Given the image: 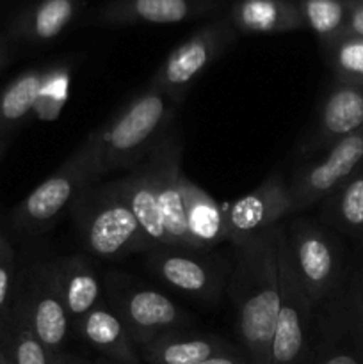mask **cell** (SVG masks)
Segmentation results:
<instances>
[{
    "instance_id": "cell-26",
    "label": "cell",
    "mask_w": 363,
    "mask_h": 364,
    "mask_svg": "<svg viewBox=\"0 0 363 364\" xmlns=\"http://www.w3.org/2000/svg\"><path fill=\"white\" fill-rule=\"evenodd\" d=\"M45 71L46 68L23 71L0 92V139H6L36 110Z\"/></svg>"
},
{
    "instance_id": "cell-16",
    "label": "cell",
    "mask_w": 363,
    "mask_h": 364,
    "mask_svg": "<svg viewBox=\"0 0 363 364\" xmlns=\"http://www.w3.org/2000/svg\"><path fill=\"white\" fill-rule=\"evenodd\" d=\"M217 9V0H107L93 21L107 27L169 25L194 20Z\"/></svg>"
},
{
    "instance_id": "cell-31",
    "label": "cell",
    "mask_w": 363,
    "mask_h": 364,
    "mask_svg": "<svg viewBox=\"0 0 363 364\" xmlns=\"http://www.w3.org/2000/svg\"><path fill=\"white\" fill-rule=\"evenodd\" d=\"M199 364H249L248 358L242 354V350L238 347L231 348V350L219 352V354L212 355V358L205 359Z\"/></svg>"
},
{
    "instance_id": "cell-11",
    "label": "cell",
    "mask_w": 363,
    "mask_h": 364,
    "mask_svg": "<svg viewBox=\"0 0 363 364\" xmlns=\"http://www.w3.org/2000/svg\"><path fill=\"white\" fill-rule=\"evenodd\" d=\"M182 153H184V141H182L180 128L174 127L173 123L166 135L157 142L155 148L146 155L144 162L155 183L160 213H162L167 238H169V247L203 251L191 237L187 223H185L184 201H182L180 192Z\"/></svg>"
},
{
    "instance_id": "cell-24",
    "label": "cell",
    "mask_w": 363,
    "mask_h": 364,
    "mask_svg": "<svg viewBox=\"0 0 363 364\" xmlns=\"http://www.w3.org/2000/svg\"><path fill=\"white\" fill-rule=\"evenodd\" d=\"M117 181H120V187L123 191L128 206H130L135 219L139 220L149 240L157 247L159 245L169 247V238H167L166 224H164L162 213H160L157 188L144 160L139 162L130 173L125 174Z\"/></svg>"
},
{
    "instance_id": "cell-28",
    "label": "cell",
    "mask_w": 363,
    "mask_h": 364,
    "mask_svg": "<svg viewBox=\"0 0 363 364\" xmlns=\"http://www.w3.org/2000/svg\"><path fill=\"white\" fill-rule=\"evenodd\" d=\"M320 48L333 78L363 84V36L347 31Z\"/></svg>"
},
{
    "instance_id": "cell-12",
    "label": "cell",
    "mask_w": 363,
    "mask_h": 364,
    "mask_svg": "<svg viewBox=\"0 0 363 364\" xmlns=\"http://www.w3.org/2000/svg\"><path fill=\"white\" fill-rule=\"evenodd\" d=\"M223 208L226 237L231 245L246 244L294 213L288 181L280 171H274L258 188L237 201L226 203Z\"/></svg>"
},
{
    "instance_id": "cell-36",
    "label": "cell",
    "mask_w": 363,
    "mask_h": 364,
    "mask_svg": "<svg viewBox=\"0 0 363 364\" xmlns=\"http://www.w3.org/2000/svg\"><path fill=\"white\" fill-rule=\"evenodd\" d=\"M93 364H121V363H116V361H112V359H107V358H100V359H96Z\"/></svg>"
},
{
    "instance_id": "cell-33",
    "label": "cell",
    "mask_w": 363,
    "mask_h": 364,
    "mask_svg": "<svg viewBox=\"0 0 363 364\" xmlns=\"http://www.w3.org/2000/svg\"><path fill=\"white\" fill-rule=\"evenodd\" d=\"M351 283H352V288H354L356 299H358L359 309H362V315H363V255H362V259H359L358 267L354 269V272H351Z\"/></svg>"
},
{
    "instance_id": "cell-30",
    "label": "cell",
    "mask_w": 363,
    "mask_h": 364,
    "mask_svg": "<svg viewBox=\"0 0 363 364\" xmlns=\"http://www.w3.org/2000/svg\"><path fill=\"white\" fill-rule=\"evenodd\" d=\"M16 283V259L11 242L0 235V323L11 308Z\"/></svg>"
},
{
    "instance_id": "cell-3",
    "label": "cell",
    "mask_w": 363,
    "mask_h": 364,
    "mask_svg": "<svg viewBox=\"0 0 363 364\" xmlns=\"http://www.w3.org/2000/svg\"><path fill=\"white\" fill-rule=\"evenodd\" d=\"M70 212L82 245L96 258L123 259L157 247L135 219L117 180L85 187Z\"/></svg>"
},
{
    "instance_id": "cell-14",
    "label": "cell",
    "mask_w": 363,
    "mask_h": 364,
    "mask_svg": "<svg viewBox=\"0 0 363 364\" xmlns=\"http://www.w3.org/2000/svg\"><path fill=\"white\" fill-rule=\"evenodd\" d=\"M363 130V84L333 78L317 109L315 123L299 153H324L342 139Z\"/></svg>"
},
{
    "instance_id": "cell-18",
    "label": "cell",
    "mask_w": 363,
    "mask_h": 364,
    "mask_svg": "<svg viewBox=\"0 0 363 364\" xmlns=\"http://www.w3.org/2000/svg\"><path fill=\"white\" fill-rule=\"evenodd\" d=\"M73 333L102 358L121 364H141L137 345L107 301L73 323Z\"/></svg>"
},
{
    "instance_id": "cell-22",
    "label": "cell",
    "mask_w": 363,
    "mask_h": 364,
    "mask_svg": "<svg viewBox=\"0 0 363 364\" xmlns=\"http://www.w3.org/2000/svg\"><path fill=\"white\" fill-rule=\"evenodd\" d=\"M180 192L187 230L199 249L210 251L217 244L228 242L223 205L196 185L184 171L180 173Z\"/></svg>"
},
{
    "instance_id": "cell-39",
    "label": "cell",
    "mask_w": 363,
    "mask_h": 364,
    "mask_svg": "<svg viewBox=\"0 0 363 364\" xmlns=\"http://www.w3.org/2000/svg\"><path fill=\"white\" fill-rule=\"evenodd\" d=\"M0 364H9L6 359V354L2 352V348H0Z\"/></svg>"
},
{
    "instance_id": "cell-23",
    "label": "cell",
    "mask_w": 363,
    "mask_h": 364,
    "mask_svg": "<svg viewBox=\"0 0 363 364\" xmlns=\"http://www.w3.org/2000/svg\"><path fill=\"white\" fill-rule=\"evenodd\" d=\"M320 219L327 230L363 244V160L320 203Z\"/></svg>"
},
{
    "instance_id": "cell-10",
    "label": "cell",
    "mask_w": 363,
    "mask_h": 364,
    "mask_svg": "<svg viewBox=\"0 0 363 364\" xmlns=\"http://www.w3.org/2000/svg\"><path fill=\"white\" fill-rule=\"evenodd\" d=\"M312 364H363V315L351 283L317 308Z\"/></svg>"
},
{
    "instance_id": "cell-1",
    "label": "cell",
    "mask_w": 363,
    "mask_h": 364,
    "mask_svg": "<svg viewBox=\"0 0 363 364\" xmlns=\"http://www.w3.org/2000/svg\"><path fill=\"white\" fill-rule=\"evenodd\" d=\"M228 297L235 313L238 348L249 364H270V345L280 313L276 226L233 245Z\"/></svg>"
},
{
    "instance_id": "cell-13",
    "label": "cell",
    "mask_w": 363,
    "mask_h": 364,
    "mask_svg": "<svg viewBox=\"0 0 363 364\" xmlns=\"http://www.w3.org/2000/svg\"><path fill=\"white\" fill-rule=\"evenodd\" d=\"M363 160V130L342 139L320 159L305 164L288 181L294 213L320 205Z\"/></svg>"
},
{
    "instance_id": "cell-4",
    "label": "cell",
    "mask_w": 363,
    "mask_h": 364,
    "mask_svg": "<svg viewBox=\"0 0 363 364\" xmlns=\"http://www.w3.org/2000/svg\"><path fill=\"white\" fill-rule=\"evenodd\" d=\"M276 240L281 302L270 345V364H306L312 359L317 309L295 272L283 224L276 226Z\"/></svg>"
},
{
    "instance_id": "cell-15",
    "label": "cell",
    "mask_w": 363,
    "mask_h": 364,
    "mask_svg": "<svg viewBox=\"0 0 363 364\" xmlns=\"http://www.w3.org/2000/svg\"><path fill=\"white\" fill-rule=\"evenodd\" d=\"M23 290L18 294V302L27 315L28 323L50 354L63 352L64 343L73 333L71 318L64 306L50 274L48 263H41L31 269L23 281Z\"/></svg>"
},
{
    "instance_id": "cell-27",
    "label": "cell",
    "mask_w": 363,
    "mask_h": 364,
    "mask_svg": "<svg viewBox=\"0 0 363 364\" xmlns=\"http://www.w3.org/2000/svg\"><path fill=\"white\" fill-rule=\"evenodd\" d=\"M305 28L317 36L320 45L349 31L347 0H295Z\"/></svg>"
},
{
    "instance_id": "cell-29",
    "label": "cell",
    "mask_w": 363,
    "mask_h": 364,
    "mask_svg": "<svg viewBox=\"0 0 363 364\" xmlns=\"http://www.w3.org/2000/svg\"><path fill=\"white\" fill-rule=\"evenodd\" d=\"M73 64L59 63L46 68L43 78L41 95L36 105V116L43 121H53L70 98L71 77H73Z\"/></svg>"
},
{
    "instance_id": "cell-5",
    "label": "cell",
    "mask_w": 363,
    "mask_h": 364,
    "mask_svg": "<svg viewBox=\"0 0 363 364\" xmlns=\"http://www.w3.org/2000/svg\"><path fill=\"white\" fill-rule=\"evenodd\" d=\"M103 290L107 304L120 316L137 348L164 333L189 329L192 323L191 316L166 294L127 274H107Z\"/></svg>"
},
{
    "instance_id": "cell-9",
    "label": "cell",
    "mask_w": 363,
    "mask_h": 364,
    "mask_svg": "<svg viewBox=\"0 0 363 364\" xmlns=\"http://www.w3.org/2000/svg\"><path fill=\"white\" fill-rule=\"evenodd\" d=\"M144 263L167 287L203 304L216 306L226 291L230 263L206 251L159 245L146 252Z\"/></svg>"
},
{
    "instance_id": "cell-25",
    "label": "cell",
    "mask_w": 363,
    "mask_h": 364,
    "mask_svg": "<svg viewBox=\"0 0 363 364\" xmlns=\"http://www.w3.org/2000/svg\"><path fill=\"white\" fill-rule=\"evenodd\" d=\"M0 348L9 364H52L53 359L32 331L18 299L11 302L0 323Z\"/></svg>"
},
{
    "instance_id": "cell-17",
    "label": "cell",
    "mask_w": 363,
    "mask_h": 364,
    "mask_svg": "<svg viewBox=\"0 0 363 364\" xmlns=\"http://www.w3.org/2000/svg\"><path fill=\"white\" fill-rule=\"evenodd\" d=\"M48 269L66 306L71 326L105 302L103 279L88 256H63L50 262Z\"/></svg>"
},
{
    "instance_id": "cell-7",
    "label": "cell",
    "mask_w": 363,
    "mask_h": 364,
    "mask_svg": "<svg viewBox=\"0 0 363 364\" xmlns=\"http://www.w3.org/2000/svg\"><path fill=\"white\" fill-rule=\"evenodd\" d=\"M93 169L91 148L82 142L70 159L45 181L38 185L16 208L13 210V226L20 233L39 235L73 205L75 198L89 185L96 183Z\"/></svg>"
},
{
    "instance_id": "cell-21",
    "label": "cell",
    "mask_w": 363,
    "mask_h": 364,
    "mask_svg": "<svg viewBox=\"0 0 363 364\" xmlns=\"http://www.w3.org/2000/svg\"><path fill=\"white\" fill-rule=\"evenodd\" d=\"M84 9V0H38L21 11L11 25V34L27 43H50L68 31Z\"/></svg>"
},
{
    "instance_id": "cell-37",
    "label": "cell",
    "mask_w": 363,
    "mask_h": 364,
    "mask_svg": "<svg viewBox=\"0 0 363 364\" xmlns=\"http://www.w3.org/2000/svg\"><path fill=\"white\" fill-rule=\"evenodd\" d=\"M6 149H7V141H6V139H0V160H2Z\"/></svg>"
},
{
    "instance_id": "cell-32",
    "label": "cell",
    "mask_w": 363,
    "mask_h": 364,
    "mask_svg": "<svg viewBox=\"0 0 363 364\" xmlns=\"http://www.w3.org/2000/svg\"><path fill=\"white\" fill-rule=\"evenodd\" d=\"M349 31L363 36V0H347Z\"/></svg>"
},
{
    "instance_id": "cell-40",
    "label": "cell",
    "mask_w": 363,
    "mask_h": 364,
    "mask_svg": "<svg viewBox=\"0 0 363 364\" xmlns=\"http://www.w3.org/2000/svg\"><path fill=\"white\" fill-rule=\"evenodd\" d=\"M306 364H312V359H310V361H308V363H306Z\"/></svg>"
},
{
    "instance_id": "cell-35",
    "label": "cell",
    "mask_w": 363,
    "mask_h": 364,
    "mask_svg": "<svg viewBox=\"0 0 363 364\" xmlns=\"http://www.w3.org/2000/svg\"><path fill=\"white\" fill-rule=\"evenodd\" d=\"M70 364H93L91 361H85V359L77 358V355H70Z\"/></svg>"
},
{
    "instance_id": "cell-6",
    "label": "cell",
    "mask_w": 363,
    "mask_h": 364,
    "mask_svg": "<svg viewBox=\"0 0 363 364\" xmlns=\"http://www.w3.org/2000/svg\"><path fill=\"white\" fill-rule=\"evenodd\" d=\"M285 238L302 288L315 309L320 308L349 277L340 242L327 228L306 217L288 223L285 226Z\"/></svg>"
},
{
    "instance_id": "cell-34",
    "label": "cell",
    "mask_w": 363,
    "mask_h": 364,
    "mask_svg": "<svg viewBox=\"0 0 363 364\" xmlns=\"http://www.w3.org/2000/svg\"><path fill=\"white\" fill-rule=\"evenodd\" d=\"M52 364H70V355L64 354V352H59V354H53Z\"/></svg>"
},
{
    "instance_id": "cell-2",
    "label": "cell",
    "mask_w": 363,
    "mask_h": 364,
    "mask_svg": "<svg viewBox=\"0 0 363 364\" xmlns=\"http://www.w3.org/2000/svg\"><path fill=\"white\" fill-rule=\"evenodd\" d=\"M180 103L159 89L148 87L135 95L103 127L84 139L91 148L96 178L134 169L173 127Z\"/></svg>"
},
{
    "instance_id": "cell-8",
    "label": "cell",
    "mask_w": 363,
    "mask_h": 364,
    "mask_svg": "<svg viewBox=\"0 0 363 364\" xmlns=\"http://www.w3.org/2000/svg\"><path fill=\"white\" fill-rule=\"evenodd\" d=\"M237 34L228 16L203 25L171 50L148 85L182 105L196 80L237 41Z\"/></svg>"
},
{
    "instance_id": "cell-20",
    "label": "cell",
    "mask_w": 363,
    "mask_h": 364,
    "mask_svg": "<svg viewBox=\"0 0 363 364\" xmlns=\"http://www.w3.org/2000/svg\"><path fill=\"white\" fill-rule=\"evenodd\" d=\"M228 20L244 34H285L305 28L295 0H237Z\"/></svg>"
},
{
    "instance_id": "cell-38",
    "label": "cell",
    "mask_w": 363,
    "mask_h": 364,
    "mask_svg": "<svg viewBox=\"0 0 363 364\" xmlns=\"http://www.w3.org/2000/svg\"><path fill=\"white\" fill-rule=\"evenodd\" d=\"M4 60H6V53H4L2 46H0V70H2V66H4Z\"/></svg>"
},
{
    "instance_id": "cell-19",
    "label": "cell",
    "mask_w": 363,
    "mask_h": 364,
    "mask_svg": "<svg viewBox=\"0 0 363 364\" xmlns=\"http://www.w3.org/2000/svg\"><path fill=\"white\" fill-rule=\"evenodd\" d=\"M235 345L216 334L191 333L189 329L171 331L137 348L148 364H199Z\"/></svg>"
}]
</instances>
